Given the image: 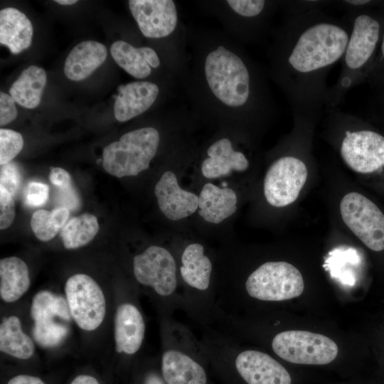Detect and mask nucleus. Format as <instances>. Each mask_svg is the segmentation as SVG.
I'll use <instances>...</instances> for the list:
<instances>
[{
	"label": "nucleus",
	"instance_id": "f257e3e1",
	"mask_svg": "<svg viewBox=\"0 0 384 384\" xmlns=\"http://www.w3.org/2000/svg\"><path fill=\"white\" fill-rule=\"evenodd\" d=\"M285 9L270 52V73L293 112L319 116L329 94L327 75L343 56L351 23L345 16L335 17L324 7Z\"/></svg>",
	"mask_w": 384,
	"mask_h": 384
},
{
	"label": "nucleus",
	"instance_id": "f03ea898",
	"mask_svg": "<svg viewBox=\"0 0 384 384\" xmlns=\"http://www.w3.org/2000/svg\"><path fill=\"white\" fill-rule=\"evenodd\" d=\"M203 81L220 105L250 117L272 112L267 82L258 67L244 54L223 45L205 55Z\"/></svg>",
	"mask_w": 384,
	"mask_h": 384
},
{
	"label": "nucleus",
	"instance_id": "7ed1b4c3",
	"mask_svg": "<svg viewBox=\"0 0 384 384\" xmlns=\"http://www.w3.org/2000/svg\"><path fill=\"white\" fill-rule=\"evenodd\" d=\"M304 289L301 272L284 261H268L258 266L242 284L215 292L217 314H233L248 299L282 302L300 296Z\"/></svg>",
	"mask_w": 384,
	"mask_h": 384
},
{
	"label": "nucleus",
	"instance_id": "20e7f679",
	"mask_svg": "<svg viewBox=\"0 0 384 384\" xmlns=\"http://www.w3.org/2000/svg\"><path fill=\"white\" fill-rule=\"evenodd\" d=\"M161 374L166 384H208L204 354L198 337L174 316L159 319Z\"/></svg>",
	"mask_w": 384,
	"mask_h": 384
},
{
	"label": "nucleus",
	"instance_id": "39448f33",
	"mask_svg": "<svg viewBox=\"0 0 384 384\" xmlns=\"http://www.w3.org/2000/svg\"><path fill=\"white\" fill-rule=\"evenodd\" d=\"M351 23L349 39L336 82L329 87L324 110L339 108L348 92L365 77L380 38V21L370 14L354 10L344 15Z\"/></svg>",
	"mask_w": 384,
	"mask_h": 384
},
{
	"label": "nucleus",
	"instance_id": "423d86ee",
	"mask_svg": "<svg viewBox=\"0 0 384 384\" xmlns=\"http://www.w3.org/2000/svg\"><path fill=\"white\" fill-rule=\"evenodd\" d=\"M134 277L151 297L159 319L180 310V290L174 255L166 247L151 245L132 260Z\"/></svg>",
	"mask_w": 384,
	"mask_h": 384
},
{
	"label": "nucleus",
	"instance_id": "0eeeda50",
	"mask_svg": "<svg viewBox=\"0 0 384 384\" xmlns=\"http://www.w3.org/2000/svg\"><path fill=\"white\" fill-rule=\"evenodd\" d=\"M160 141L154 127L137 129L125 133L118 141L106 146L102 153V166L117 178L137 176L146 170L155 156Z\"/></svg>",
	"mask_w": 384,
	"mask_h": 384
},
{
	"label": "nucleus",
	"instance_id": "6e6552de",
	"mask_svg": "<svg viewBox=\"0 0 384 384\" xmlns=\"http://www.w3.org/2000/svg\"><path fill=\"white\" fill-rule=\"evenodd\" d=\"M272 351L282 359L297 364L326 365L338 354L336 343L329 337L307 331L289 330L274 334Z\"/></svg>",
	"mask_w": 384,
	"mask_h": 384
},
{
	"label": "nucleus",
	"instance_id": "1a4fd4ad",
	"mask_svg": "<svg viewBox=\"0 0 384 384\" xmlns=\"http://www.w3.org/2000/svg\"><path fill=\"white\" fill-rule=\"evenodd\" d=\"M65 298L72 319L79 328L92 331L103 322L106 314L105 294L90 276L78 273L65 284Z\"/></svg>",
	"mask_w": 384,
	"mask_h": 384
},
{
	"label": "nucleus",
	"instance_id": "9d476101",
	"mask_svg": "<svg viewBox=\"0 0 384 384\" xmlns=\"http://www.w3.org/2000/svg\"><path fill=\"white\" fill-rule=\"evenodd\" d=\"M342 219L348 228L369 249L384 250V214L361 193H347L340 203Z\"/></svg>",
	"mask_w": 384,
	"mask_h": 384
},
{
	"label": "nucleus",
	"instance_id": "9b49d317",
	"mask_svg": "<svg viewBox=\"0 0 384 384\" xmlns=\"http://www.w3.org/2000/svg\"><path fill=\"white\" fill-rule=\"evenodd\" d=\"M307 168L299 157L283 156L268 169L264 181L267 201L274 207H284L298 198L307 178Z\"/></svg>",
	"mask_w": 384,
	"mask_h": 384
},
{
	"label": "nucleus",
	"instance_id": "f8f14e48",
	"mask_svg": "<svg viewBox=\"0 0 384 384\" xmlns=\"http://www.w3.org/2000/svg\"><path fill=\"white\" fill-rule=\"evenodd\" d=\"M339 152L352 170L361 174L374 172L384 166V137L370 129L346 128Z\"/></svg>",
	"mask_w": 384,
	"mask_h": 384
},
{
	"label": "nucleus",
	"instance_id": "ddd939ff",
	"mask_svg": "<svg viewBox=\"0 0 384 384\" xmlns=\"http://www.w3.org/2000/svg\"><path fill=\"white\" fill-rule=\"evenodd\" d=\"M129 10L142 33L160 38L171 35L178 24V12L171 0H129Z\"/></svg>",
	"mask_w": 384,
	"mask_h": 384
},
{
	"label": "nucleus",
	"instance_id": "4468645a",
	"mask_svg": "<svg viewBox=\"0 0 384 384\" xmlns=\"http://www.w3.org/2000/svg\"><path fill=\"white\" fill-rule=\"evenodd\" d=\"M127 299L117 306L114 319V338L117 353L132 357L142 347L146 321L139 306Z\"/></svg>",
	"mask_w": 384,
	"mask_h": 384
},
{
	"label": "nucleus",
	"instance_id": "2eb2a0df",
	"mask_svg": "<svg viewBox=\"0 0 384 384\" xmlns=\"http://www.w3.org/2000/svg\"><path fill=\"white\" fill-rule=\"evenodd\" d=\"M154 193L161 211L169 220L186 218L198 208V196L183 190L171 171L162 174L155 186Z\"/></svg>",
	"mask_w": 384,
	"mask_h": 384
},
{
	"label": "nucleus",
	"instance_id": "dca6fc26",
	"mask_svg": "<svg viewBox=\"0 0 384 384\" xmlns=\"http://www.w3.org/2000/svg\"><path fill=\"white\" fill-rule=\"evenodd\" d=\"M159 92L156 84L149 81H134L118 87L114 101L116 119L124 122L149 110Z\"/></svg>",
	"mask_w": 384,
	"mask_h": 384
},
{
	"label": "nucleus",
	"instance_id": "f3484780",
	"mask_svg": "<svg viewBox=\"0 0 384 384\" xmlns=\"http://www.w3.org/2000/svg\"><path fill=\"white\" fill-rule=\"evenodd\" d=\"M208 157L201 164V172L207 178L229 175L233 171H243L249 166L245 155L233 149L227 138H222L211 144L207 150Z\"/></svg>",
	"mask_w": 384,
	"mask_h": 384
},
{
	"label": "nucleus",
	"instance_id": "a211bd4d",
	"mask_svg": "<svg viewBox=\"0 0 384 384\" xmlns=\"http://www.w3.org/2000/svg\"><path fill=\"white\" fill-rule=\"evenodd\" d=\"M115 63L134 78L143 79L151 73V68L160 65V59L150 47L136 48L124 41H117L110 47Z\"/></svg>",
	"mask_w": 384,
	"mask_h": 384
},
{
	"label": "nucleus",
	"instance_id": "6ab92c4d",
	"mask_svg": "<svg viewBox=\"0 0 384 384\" xmlns=\"http://www.w3.org/2000/svg\"><path fill=\"white\" fill-rule=\"evenodd\" d=\"M107 56V48L103 44L95 41L81 42L67 56L64 73L71 80H82L99 68Z\"/></svg>",
	"mask_w": 384,
	"mask_h": 384
},
{
	"label": "nucleus",
	"instance_id": "aec40b11",
	"mask_svg": "<svg viewBox=\"0 0 384 384\" xmlns=\"http://www.w3.org/2000/svg\"><path fill=\"white\" fill-rule=\"evenodd\" d=\"M237 202L233 189L208 183L198 196V213L206 221L218 224L236 211Z\"/></svg>",
	"mask_w": 384,
	"mask_h": 384
},
{
	"label": "nucleus",
	"instance_id": "412c9836",
	"mask_svg": "<svg viewBox=\"0 0 384 384\" xmlns=\"http://www.w3.org/2000/svg\"><path fill=\"white\" fill-rule=\"evenodd\" d=\"M33 26L27 16L15 8L0 11V43L14 54H18L31 45Z\"/></svg>",
	"mask_w": 384,
	"mask_h": 384
},
{
	"label": "nucleus",
	"instance_id": "4be33fe9",
	"mask_svg": "<svg viewBox=\"0 0 384 384\" xmlns=\"http://www.w3.org/2000/svg\"><path fill=\"white\" fill-rule=\"evenodd\" d=\"M30 313L33 326L44 329H55L66 325L58 320L69 321L72 318L67 301L47 290L40 291L34 296Z\"/></svg>",
	"mask_w": 384,
	"mask_h": 384
},
{
	"label": "nucleus",
	"instance_id": "5701e85b",
	"mask_svg": "<svg viewBox=\"0 0 384 384\" xmlns=\"http://www.w3.org/2000/svg\"><path fill=\"white\" fill-rule=\"evenodd\" d=\"M31 278L26 262L15 256L0 260V297L12 303L19 299L29 289Z\"/></svg>",
	"mask_w": 384,
	"mask_h": 384
},
{
	"label": "nucleus",
	"instance_id": "b1692460",
	"mask_svg": "<svg viewBox=\"0 0 384 384\" xmlns=\"http://www.w3.org/2000/svg\"><path fill=\"white\" fill-rule=\"evenodd\" d=\"M46 79L44 69L31 65L14 81L10 87L9 94L21 106L33 109L41 102Z\"/></svg>",
	"mask_w": 384,
	"mask_h": 384
},
{
	"label": "nucleus",
	"instance_id": "393cba45",
	"mask_svg": "<svg viewBox=\"0 0 384 384\" xmlns=\"http://www.w3.org/2000/svg\"><path fill=\"white\" fill-rule=\"evenodd\" d=\"M0 351L21 360L28 359L34 354L35 343L23 331L16 316L4 318L0 324Z\"/></svg>",
	"mask_w": 384,
	"mask_h": 384
},
{
	"label": "nucleus",
	"instance_id": "a878e982",
	"mask_svg": "<svg viewBox=\"0 0 384 384\" xmlns=\"http://www.w3.org/2000/svg\"><path fill=\"white\" fill-rule=\"evenodd\" d=\"M99 231L95 215L85 213L70 218L61 228L60 235L66 249H78L87 245Z\"/></svg>",
	"mask_w": 384,
	"mask_h": 384
},
{
	"label": "nucleus",
	"instance_id": "bb28decb",
	"mask_svg": "<svg viewBox=\"0 0 384 384\" xmlns=\"http://www.w3.org/2000/svg\"><path fill=\"white\" fill-rule=\"evenodd\" d=\"M70 215L68 208L60 207L51 211L39 209L31 218V227L35 236L41 241L53 239L65 224Z\"/></svg>",
	"mask_w": 384,
	"mask_h": 384
},
{
	"label": "nucleus",
	"instance_id": "cd10ccee",
	"mask_svg": "<svg viewBox=\"0 0 384 384\" xmlns=\"http://www.w3.org/2000/svg\"><path fill=\"white\" fill-rule=\"evenodd\" d=\"M23 139L21 134L12 129H0V164L11 162L21 151Z\"/></svg>",
	"mask_w": 384,
	"mask_h": 384
},
{
	"label": "nucleus",
	"instance_id": "c85d7f7f",
	"mask_svg": "<svg viewBox=\"0 0 384 384\" xmlns=\"http://www.w3.org/2000/svg\"><path fill=\"white\" fill-rule=\"evenodd\" d=\"M22 181L18 166L13 161L1 166L0 186L4 187L12 196L17 193Z\"/></svg>",
	"mask_w": 384,
	"mask_h": 384
},
{
	"label": "nucleus",
	"instance_id": "c756f323",
	"mask_svg": "<svg viewBox=\"0 0 384 384\" xmlns=\"http://www.w3.org/2000/svg\"><path fill=\"white\" fill-rule=\"evenodd\" d=\"M49 196L48 186L41 182L32 181L26 187L24 191L25 203L31 207H38L44 205Z\"/></svg>",
	"mask_w": 384,
	"mask_h": 384
},
{
	"label": "nucleus",
	"instance_id": "7c9ffc66",
	"mask_svg": "<svg viewBox=\"0 0 384 384\" xmlns=\"http://www.w3.org/2000/svg\"><path fill=\"white\" fill-rule=\"evenodd\" d=\"M15 218V203L13 196L0 186V228H8Z\"/></svg>",
	"mask_w": 384,
	"mask_h": 384
},
{
	"label": "nucleus",
	"instance_id": "2f4dec72",
	"mask_svg": "<svg viewBox=\"0 0 384 384\" xmlns=\"http://www.w3.org/2000/svg\"><path fill=\"white\" fill-rule=\"evenodd\" d=\"M14 99L5 92H0V125L4 126L17 117Z\"/></svg>",
	"mask_w": 384,
	"mask_h": 384
},
{
	"label": "nucleus",
	"instance_id": "473e14b6",
	"mask_svg": "<svg viewBox=\"0 0 384 384\" xmlns=\"http://www.w3.org/2000/svg\"><path fill=\"white\" fill-rule=\"evenodd\" d=\"M50 183L61 191L72 188V178L70 174L63 168L54 167L50 169L49 174Z\"/></svg>",
	"mask_w": 384,
	"mask_h": 384
},
{
	"label": "nucleus",
	"instance_id": "72a5a7b5",
	"mask_svg": "<svg viewBox=\"0 0 384 384\" xmlns=\"http://www.w3.org/2000/svg\"><path fill=\"white\" fill-rule=\"evenodd\" d=\"M7 384H45V383L33 375H18L10 379Z\"/></svg>",
	"mask_w": 384,
	"mask_h": 384
},
{
	"label": "nucleus",
	"instance_id": "f704fd0d",
	"mask_svg": "<svg viewBox=\"0 0 384 384\" xmlns=\"http://www.w3.org/2000/svg\"><path fill=\"white\" fill-rule=\"evenodd\" d=\"M143 384H166L163 379L161 375H160L154 371H149L146 373Z\"/></svg>",
	"mask_w": 384,
	"mask_h": 384
},
{
	"label": "nucleus",
	"instance_id": "c9c22d12",
	"mask_svg": "<svg viewBox=\"0 0 384 384\" xmlns=\"http://www.w3.org/2000/svg\"><path fill=\"white\" fill-rule=\"evenodd\" d=\"M70 384H100V383L93 376L80 375L75 377Z\"/></svg>",
	"mask_w": 384,
	"mask_h": 384
},
{
	"label": "nucleus",
	"instance_id": "e433bc0d",
	"mask_svg": "<svg viewBox=\"0 0 384 384\" xmlns=\"http://www.w3.org/2000/svg\"><path fill=\"white\" fill-rule=\"evenodd\" d=\"M55 2L61 5H72L78 2L76 0H55Z\"/></svg>",
	"mask_w": 384,
	"mask_h": 384
},
{
	"label": "nucleus",
	"instance_id": "4c0bfd02",
	"mask_svg": "<svg viewBox=\"0 0 384 384\" xmlns=\"http://www.w3.org/2000/svg\"><path fill=\"white\" fill-rule=\"evenodd\" d=\"M380 53H381V60L384 61V32L382 36V41L380 45Z\"/></svg>",
	"mask_w": 384,
	"mask_h": 384
}]
</instances>
